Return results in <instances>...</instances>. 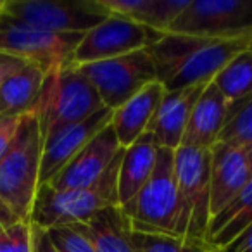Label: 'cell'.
<instances>
[{
  "label": "cell",
  "mask_w": 252,
  "mask_h": 252,
  "mask_svg": "<svg viewBox=\"0 0 252 252\" xmlns=\"http://www.w3.org/2000/svg\"><path fill=\"white\" fill-rule=\"evenodd\" d=\"M247 161H249V168H251V176H252V145L247 147Z\"/></svg>",
  "instance_id": "cell-33"
},
{
  "label": "cell",
  "mask_w": 252,
  "mask_h": 252,
  "mask_svg": "<svg viewBox=\"0 0 252 252\" xmlns=\"http://www.w3.org/2000/svg\"><path fill=\"white\" fill-rule=\"evenodd\" d=\"M2 4H4V0H0V12H2Z\"/></svg>",
  "instance_id": "cell-34"
},
{
  "label": "cell",
  "mask_w": 252,
  "mask_h": 252,
  "mask_svg": "<svg viewBox=\"0 0 252 252\" xmlns=\"http://www.w3.org/2000/svg\"><path fill=\"white\" fill-rule=\"evenodd\" d=\"M213 85L221 92L228 104L242 100L252 94V50L245 49L231 57L226 66L214 76Z\"/></svg>",
  "instance_id": "cell-23"
},
{
  "label": "cell",
  "mask_w": 252,
  "mask_h": 252,
  "mask_svg": "<svg viewBox=\"0 0 252 252\" xmlns=\"http://www.w3.org/2000/svg\"><path fill=\"white\" fill-rule=\"evenodd\" d=\"M97 90L104 107L116 111L147 83L158 81L147 49L114 59L74 66Z\"/></svg>",
  "instance_id": "cell-9"
},
{
  "label": "cell",
  "mask_w": 252,
  "mask_h": 252,
  "mask_svg": "<svg viewBox=\"0 0 252 252\" xmlns=\"http://www.w3.org/2000/svg\"><path fill=\"white\" fill-rule=\"evenodd\" d=\"M123 151L102 178L90 187L71 190H54L49 185L38 187L30 223L42 230L63 224L87 223L105 207L119 206L118 171Z\"/></svg>",
  "instance_id": "cell-3"
},
{
  "label": "cell",
  "mask_w": 252,
  "mask_h": 252,
  "mask_svg": "<svg viewBox=\"0 0 252 252\" xmlns=\"http://www.w3.org/2000/svg\"><path fill=\"white\" fill-rule=\"evenodd\" d=\"M78 226L90 238L95 252H137L133 230L121 206L105 207Z\"/></svg>",
  "instance_id": "cell-20"
},
{
  "label": "cell",
  "mask_w": 252,
  "mask_h": 252,
  "mask_svg": "<svg viewBox=\"0 0 252 252\" xmlns=\"http://www.w3.org/2000/svg\"><path fill=\"white\" fill-rule=\"evenodd\" d=\"M252 180L247 161V149L218 142L211 149L209 209L211 218L218 214Z\"/></svg>",
  "instance_id": "cell-14"
},
{
  "label": "cell",
  "mask_w": 252,
  "mask_h": 252,
  "mask_svg": "<svg viewBox=\"0 0 252 252\" xmlns=\"http://www.w3.org/2000/svg\"><path fill=\"white\" fill-rule=\"evenodd\" d=\"M112 111L102 107L88 119L78 125L66 126L50 137L43 138L42 162H40V187L47 185L95 135L111 125Z\"/></svg>",
  "instance_id": "cell-13"
},
{
  "label": "cell",
  "mask_w": 252,
  "mask_h": 252,
  "mask_svg": "<svg viewBox=\"0 0 252 252\" xmlns=\"http://www.w3.org/2000/svg\"><path fill=\"white\" fill-rule=\"evenodd\" d=\"M85 33H54L33 28L0 12V50L42 67L47 74L71 66Z\"/></svg>",
  "instance_id": "cell-7"
},
{
  "label": "cell",
  "mask_w": 252,
  "mask_h": 252,
  "mask_svg": "<svg viewBox=\"0 0 252 252\" xmlns=\"http://www.w3.org/2000/svg\"><path fill=\"white\" fill-rule=\"evenodd\" d=\"M32 230H33V252H57L45 230L33 226V224H32Z\"/></svg>",
  "instance_id": "cell-31"
},
{
  "label": "cell",
  "mask_w": 252,
  "mask_h": 252,
  "mask_svg": "<svg viewBox=\"0 0 252 252\" xmlns=\"http://www.w3.org/2000/svg\"><path fill=\"white\" fill-rule=\"evenodd\" d=\"M121 151L123 147L116 138L112 126L107 125L47 185L54 190L85 189L94 185L111 168Z\"/></svg>",
  "instance_id": "cell-12"
},
{
  "label": "cell",
  "mask_w": 252,
  "mask_h": 252,
  "mask_svg": "<svg viewBox=\"0 0 252 252\" xmlns=\"http://www.w3.org/2000/svg\"><path fill=\"white\" fill-rule=\"evenodd\" d=\"M26 64H30V63H26V61L21 59V57L12 56V54L2 52V50H0V85L4 83L9 76L18 73L19 69H23Z\"/></svg>",
  "instance_id": "cell-29"
},
{
  "label": "cell",
  "mask_w": 252,
  "mask_h": 252,
  "mask_svg": "<svg viewBox=\"0 0 252 252\" xmlns=\"http://www.w3.org/2000/svg\"><path fill=\"white\" fill-rule=\"evenodd\" d=\"M249 49H251V50H252V42H249Z\"/></svg>",
  "instance_id": "cell-35"
},
{
  "label": "cell",
  "mask_w": 252,
  "mask_h": 252,
  "mask_svg": "<svg viewBox=\"0 0 252 252\" xmlns=\"http://www.w3.org/2000/svg\"><path fill=\"white\" fill-rule=\"evenodd\" d=\"M121 209L130 221L131 230L137 233L178 237L180 204L175 151L159 149L151 178Z\"/></svg>",
  "instance_id": "cell-4"
},
{
  "label": "cell",
  "mask_w": 252,
  "mask_h": 252,
  "mask_svg": "<svg viewBox=\"0 0 252 252\" xmlns=\"http://www.w3.org/2000/svg\"><path fill=\"white\" fill-rule=\"evenodd\" d=\"M102 107L104 104L90 81L74 66H67L47 74L35 112L42 137L47 138L66 126L85 121Z\"/></svg>",
  "instance_id": "cell-5"
},
{
  "label": "cell",
  "mask_w": 252,
  "mask_h": 252,
  "mask_svg": "<svg viewBox=\"0 0 252 252\" xmlns=\"http://www.w3.org/2000/svg\"><path fill=\"white\" fill-rule=\"evenodd\" d=\"M14 221H19V220H16V218L0 204V231L4 230L5 226H9V224H12Z\"/></svg>",
  "instance_id": "cell-32"
},
{
  "label": "cell",
  "mask_w": 252,
  "mask_h": 252,
  "mask_svg": "<svg viewBox=\"0 0 252 252\" xmlns=\"http://www.w3.org/2000/svg\"><path fill=\"white\" fill-rule=\"evenodd\" d=\"M252 224V180L218 214L209 220L206 244L214 252L226 247Z\"/></svg>",
  "instance_id": "cell-22"
},
{
  "label": "cell",
  "mask_w": 252,
  "mask_h": 252,
  "mask_svg": "<svg viewBox=\"0 0 252 252\" xmlns=\"http://www.w3.org/2000/svg\"><path fill=\"white\" fill-rule=\"evenodd\" d=\"M216 252H252V224H249L233 242Z\"/></svg>",
  "instance_id": "cell-30"
},
{
  "label": "cell",
  "mask_w": 252,
  "mask_h": 252,
  "mask_svg": "<svg viewBox=\"0 0 252 252\" xmlns=\"http://www.w3.org/2000/svg\"><path fill=\"white\" fill-rule=\"evenodd\" d=\"M190 0H98L107 16H119L166 33Z\"/></svg>",
  "instance_id": "cell-19"
},
{
  "label": "cell",
  "mask_w": 252,
  "mask_h": 252,
  "mask_svg": "<svg viewBox=\"0 0 252 252\" xmlns=\"http://www.w3.org/2000/svg\"><path fill=\"white\" fill-rule=\"evenodd\" d=\"M204 88L206 85H193L164 94L147 130L159 149L176 151L182 145L190 114Z\"/></svg>",
  "instance_id": "cell-15"
},
{
  "label": "cell",
  "mask_w": 252,
  "mask_h": 252,
  "mask_svg": "<svg viewBox=\"0 0 252 252\" xmlns=\"http://www.w3.org/2000/svg\"><path fill=\"white\" fill-rule=\"evenodd\" d=\"M2 14L23 25L54 33H87L107 18L98 0H4Z\"/></svg>",
  "instance_id": "cell-10"
},
{
  "label": "cell",
  "mask_w": 252,
  "mask_h": 252,
  "mask_svg": "<svg viewBox=\"0 0 252 252\" xmlns=\"http://www.w3.org/2000/svg\"><path fill=\"white\" fill-rule=\"evenodd\" d=\"M175 171L180 204L178 237L206 242L211 220V151L178 147L175 151Z\"/></svg>",
  "instance_id": "cell-6"
},
{
  "label": "cell",
  "mask_w": 252,
  "mask_h": 252,
  "mask_svg": "<svg viewBox=\"0 0 252 252\" xmlns=\"http://www.w3.org/2000/svg\"><path fill=\"white\" fill-rule=\"evenodd\" d=\"M166 90L159 81L147 83L144 88L130 97L116 111H112L111 126L123 149L130 147L144 133H147L149 125L164 97Z\"/></svg>",
  "instance_id": "cell-17"
},
{
  "label": "cell",
  "mask_w": 252,
  "mask_h": 252,
  "mask_svg": "<svg viewBox=\"0 0 252 252\" xmlns=\"http://www.w3.org/2000/svg\"><path fill=\"white\" fill-rule=\"evenodd\" d=\"M23 116H0V159L4 158L5 152L11 149Z\"/></svg>",
  "instance_id": "cell-28"
},
{
  "label": "cell",
  "mask_w": 252,
  "mask_h": 252,
  "mask_svg": "<svg viewBox=\"0 0 252 252\" xmlns=\"http://www.w3.org/2000/svg\"><path fill=\"white\" fill-rule=\"evenodd\" d=\"M43 137L35 111L23 116L11 149L0 159V204L19 221H30L40 187Z\"/></svg>",
  "instance_id": "cell-2"
},
{
  "label": "cell",
  "mask_w": 252,
  "mask_h": 252,
  "mask_svg": "<svg viewBox=\"0 0 252 252\" xmlns=\"http://www.w3.org/2000/svg\"><path fill=\"white\" fill-rule=\"evenodd\" d=\"M158 151L151 133H144L135 144L123 151L118 171L119 206L128 204L151 178L158 161Z\"/></svg>",
  "instance_id": "cell-18"
},
{
  "label": "cell",
  "mask_w": 252,
  "mask_h": 252,
  "mask_svg": "<svg viewBox=\"0 0 252 252\" xmlns=\"http://www.w3.org/2000/svg\"><path fill=\"white\" fill-rule=\"evenodd\" d=\"M133 244L137 252H214L206 242L189 240L185 237L137 233V231H133Z\"/></svg>",
  "instance_id": "cell-25"
},
{
  "label": "cell",
  "mask_w": 252,
  "mask_h": 252,
  "mask_svg": "<svg viewBox=\"0 0 252 252\" xmlns=\"http://www.w3.org/2000/svg\"><path fill=\"white\" fill-rule=\"evenodd\" d=\"M249 42H252V38H251V40H249ZM247 45H249V43H247Z\"/></svg>",
  "instance_id": "cell-36"
},
{
  "label": "cell",
  "mask_w": 252,
  "mask_h": 252,
  "mask_svg": "<svg viewBox=\"0 0 252 252\" xmlns=\"http://www.w3.org/2000/svg\"><path fill=\"white\" fill-rule=\"evenodd\" d=\"M166 33L249 43L252 38V0H190Z\"/></svg>",
  "instance_id": "cell-8"
},
{
  "label": "cell",
  "mask_w": 252,
  "mask_h": 252,
  "mask_svg": "<svg viewBox=\"0 0 252 252\" xmlns=\"http://www.w3.org/2000/svg\"><path fill=\"white\" fill-rule=\"evenodd\" d=\"M0 252H33L32 223L14 221L0 231Z\"/></svg>",
  "instance_id": "cell-27"
},
{
  "label": "cell",
  "mask_w": 252,
  "mask_h": 252,
  "mask_svg": "<svg viewBox=\"0 0 252 252\" xmlns=\"http://www.w3.org/2000/svg\"><path fill=\"white\" fill-rule=\"evenodd\" d=\"M47 73L35 64L9 76L0 85V116H23L35 111Z\"/></svg>",
  "instance_id": "cell-21"
},
{
  "label": "cell",
  "mask_w": 252,
  "mask_h": 252,
  "mask_svg": "<svg viewBox=\"0 0 252 252\" xmlns=\"http://www.w3.org/2000/svg\"><path fill=\"white\" fill-rule=\"evenodd\" d=\"M164 33L119 16H107L100 25L87 32L73 54L71 66L114 59L149 49Z\"/></svg>",
  "instance_id": "cell-11"
},
{
  "label": "cell",
  "mask_w": 252,
  "mask_h": 252,
  "mask_svg": "<svg viewBox=\"0 0 252 252\" xmlns=\"http://www.w3.org/2000/svg\"><path fill=\"white\" fill-rule=\"evenodd\" d=\"M45 231L57 252H95L90 238L83 233L78 223L54 226Z\"/></svg>",
  "instance_id": "cell-26"
},
{
  "label": "cell",
  "mask_w": 252,
  "mask_h": 252,
  "mask_svg": "<svg viewBox=\"0 0 252 252\" xmlns=\"http://www.w3.org/2000/svg\"><path fill=\"white\" fill-rule=\"evenodd\" d=\"M220 142L245 149L252 145V94L230 105Z\"/></svg>",
  "instance_id": "cell-24"
},
{
  "label": "cell",
  "mask_w": 252,
  "mask_h": 252,
  "mask_svg": "<svg viewBox=\"0 0 252 252\" xmlns=\"http://www.w3.org/2000/svg\"><path fill=\"white\" fill-rule=\"evenodd\" d=\"M247 47L245 40L164 33L147 50L154 63L158 81L166 92H173L211 83L228 61Z\"/></svg>",
  "instance_id": "cell-1"
},
{
  "label": "cell",
  "mask_w": 252,
  "mask_h": 252,
  "mask_svg": "<svg viewBox=\"0 0 252 252\" xmlns=\"http://www.w3.org/2000/svg\"><path fill=\"white\" fill-rule=\"evenodd\" d=\"M228 109L230 104L221 95V92L214 87L213 81L207 83L199 100L193 105L180 147L211 151L220 142Z\"/></svg>",
  "instance_id": "cell-16"
}]
</instances>
